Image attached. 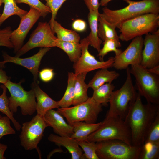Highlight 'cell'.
Returning a JSON list of instances; mask_svg holds the SVG:
<instances>
[{"label":"cell","instance_id":"2e32d148","mask_svg":"<svg viewBox=\"0 0 159 159\" xmlns=\"http://www.w3.org/2000/svg\"><path fill=\"white\" fill-rule=\"evenodd\" d=\"M50 49L51 48L49 47H42L37 53L26 58L11 56L4 52L3 54L4 60L0 62V67H3L5 64L9 62L21 66L31 72L33 76L34 81H37L38 75L39 68L41 60Z\"/></svg>","mask_w":159,"mask_h":159},{"label":"cell","instance_id":"b9f144b4","mask_svg":"<svg viewBox=\"0 0 159 159\" xmlns=\"http://www.w3.org/2000/svg\"><path fill=\"white\" fill-rule=\"evenodd\" d=\"M9 79L6 72L2 69H0V83L4 84Z\"/></svg>","mask_w":159,"mask_h":159},{"label":"cell","instance_id":"7402d4cb","mask_svg":"<svg viewBox=\"0 0 159 159\" xmlns=\"http://www.w3.org/2000/svg\"><path fill=\"white\" fill-rule=\"evenodd\" d=\"M100 13L98 11H89L88 19L90 32L87 37L90 45L98 52L100 49L102 40L99 37L98 34V18Z\"/></svg>","mask_w":159,"mask_h":159},{"label":"cell","instance_id":"f546056e","mask_svg":"<svg viewBox=\"0 0 159 159\" xmlns=\"http://www.w3.org/2000/svg\"><path fill=\"white\" fill-rule=\"evenodd\" d=\"M1 87L3 89V92L0 96V111L10 118L16 130L17 131H19L21 128V126L14 118V114L11 112L9 109V100L6 95L7 88L4 84L1 85Z\"/></svg>","mask_w":159,"mask_h":159},{"label":"cell","instance_id":"7dc6e473","mask_svg":"<svg viewBox=\"0 0 159 159\" xmlns=\"http://www.w3.org/2000/svg\"><path fill=\"white\" fill-rule=\"evenodd\" d=\"M2 116L0 115V117H1Z\"/></svg>","mask_w":159,"mask_h":159},{"label":"cell","instance_id":"e0dca14e","mask_svg":"<svg viewBox=\"0 0 159 159\" xmlns=\"http://www.w3.org/2000/svg\"><path fill=\"white\" fill-rule=\"evenodd\" d=\"M64 117L57 110H48L43 117L47 127L52 128L54 132L58 135L69 136L73 134L72 126L64 120Z\"/></svg>","mask_w":159,"mask_h":159},{"label":"cell","instance_id":"7c38bea8","mask_svg":"<svg viewBox=\"0 0 159 159\" xmlns=\"http://www.w3.org/2000/svg\"><path fill=\"white\" fill-rule=\"evenodd\" d=\"M80 43L81 45V55L78 60L74 63L73 66L74 73L76 75L82 72L88 73L97 69H108L113 67L114 57H110L105 61H98L89 52L90 42L87 37L80 40Z\"/></svg>","mask_w":159,"mask_h":159},{"label":"cell","instance_id":"ee69618b","mask_svg":"<svg viewBox=\"0 0 159 159\" xmlns=\"http://www.w3.org/2000/svg\"><path fill=\"white\" fill-rule=\"evenodd\" d=\"M147 69L150 72L159 75V65Z\"/></svg>","mask_w":159,"mask_h":159},{"label":"cell","instance_id":"4fadbf2b","mask_svg":"<svg viewBox=\"0 0 159 159\" xmlns=\"http://www.w3.org/2000/svg\"><path fill=\"white\" fill-rule=\"evenodd\" d=\"M142 37L135 38L126 49L115 56L113 67L117 70L126 69L129 65L140 64L143 47Z\"/></svg>","mask_w":159,"mask_h":159},{"label":"cell","instance_id":"ab89813d","mask_svg":"<svg viewBox=\"0 0 159 159\" xmlns=\"http://www.w3.org/2000/svg\"><path fill=\"white\" fill-rule=\"evenodd\" d=\"M72 27V29L76 31L82 32L86 29L87 24L84 20L81 19H77L73 22Z\"/></svg>","mask_w":159,"mask_h":159},{"label":"cell","instance_id":"30bf717a","mask_svg":"<svg viewBox=\"0 0 159 159\" xmlns=\"http://www.w3.org/2000/svg\"><path fill=\"white\" fill-rule=\"evenodd\" d=\"M47 127L43 117L37 114L29 121L22 124L19 137L21 145L26 150L36 149Z\"/></svg>","mask_w":159,"mask_h":159},{"label":"cell","instance_id":"d590c367","mask_svg":"<svg viewBox=\"0 0 159 159\" xmlns=\"http://www.w3.org/2000/svg\"><path fill=\"white\" fill-rule=\"evenodd\" d=\"M46 2V5L50 9L52 14L49 23L53 31V22L55 20L59 9L64 3L67 0H44Z\"/></svg>","mask_w":159,"mask_h":159},{"label":"cell","instance_id":"1f68e13d","mask_svg":"<svg viewBox=\"0 0 159 159\" xmlns=\"http://www.w3.org/2000/svg\"><path fill=\"white\" fill-rule=\"evenodd\" d=\"M103 47L100 49L98 52V56L100 61H103L105 56L109 52H113L115 54V56L119 55L122 50L118 49L121 47V44L118 43L115 41L111 39H107L103 43Z\"/></svg>","mask_w":159,"mask_h":159},{"label":"cell","instance_id":"6da1fadb","mask_svg":"<svg viewBox=\"0 0 159 159\" xmlns=\"http://www.w3.org/2000/svg\"><path fill=\"white\" fill-rule=\"evenodd\" d=\"M159 113V105L143 104L138 93L124 119L131 131L132 145L141 146L144 144L148 130Z\"/></svg>","mask_w":159,"mask_h":159},{"label":"cell","instance_id":"cb8c5ba5","mask_svg":"<svg viewBox=\"0 0 159 159\" xmlns=\"http://www.w3.org/2000/svg\"><path fill=\"white\" fill-rule=\"evenodd\" d=\"M116 28L99 14L98 18V34L99 37L102 41L111 39L121 44L115 29Z\"/></svg>","mask_w":159,"mask_h":159},{"label":"cell","instance_id":"d4e9b609","mask_svg":"<svg viewBox=\"0 0 159 159\" xmlns=\"http://www.w3.org/2000/svg\"><path fill=\"white\" fill-rule=\"evenodd\" d=\"M56 47L64 52L70 60L74 63L77 62L81 56V45L80 42H64L57 39Z\"/></svg>","mask_w":159,"mask_h":159},{"label":"cell","instance_id":"f1b7e54d","mask_svg":"<svg viewBox=\"0 0 159 159\" xmlns=\"http://www.w3.org/2000/svg\"><path fill=\"white\" fill-rule=\"evenodd\" d=\"M76 75L74 73L69 72L66 89L62 99L58 101L61 108H66L72 105L74 97V87Z\"/></svg>","mask_w":159,"mask_h":159},{"label":"cell","instance_id":"7a4b0ae2","mask_svg":"<svg viewBox=\"0 0 159 159\" xmlns=\"http://www.w3.org/2000/svg\"><path fill=\"white\" fill-rule=\"evenodd\" d=\"M128 5L117 10H111L106 6L100 15L116 28L124 22L144 14L159 13V0H142L135 1L123 0Z\"/></svg>","mask_w":159,"mask_h":159},{"label":"cell","instance_id":"4316f807","mask_svg":"<svg viewBox=\"0 0 159 159\" xmlns=\"http://www.w3.org/2000/svg\"><path fill=\"white\" fill-rule=\"evenodd\" d=\"M4 4L2 13L0 16V26L10 16L16 15L21 19L28 11L21 9L17 5L15 0H2Z\"/></svg>","mask_w":159,"mask_h":159},{"label":"cell","instance_id":"603a6c76","mask_svg":"<svg viewBox=\"0 0 159 159\" xmlns=\"http://www.w3.org/2000/svg\"><path fill=\"white\" fill-rule=\"evenodd\" d=\"M88 73H80L76 75L74 87V97L72 105L75 106L86 101L89 98L87 94L89 88L85 82Z\"/></svg>","mask_w":159,"mask_h":159},{"label":"cell","instance_id":"8fae6325","mask_svg":"<svg viewBox=\"0 0 159 159\" xmlns=\"http://www.w3.org/2000/svg\"><path fill=\"white\" fill-rule=\"evenodd\" d=\"M57 39L49 23L39 22L30 35L28 41L16 53L15 56L20 57L35 47H56V42Z\"/></svg>","mask_w":159,"mask_h":159},{"label":"cell","instance_id":"9a60e30c","mask_svg":"<svg viewBox=\"0 0 159 159\" xmlns=\"http://www.w3.org/2000/svg\"><path fill=\"white\" fill-rule=\"evenodd\" d=\"M140 64L148 69L159 65V30L147 34L143 39Z\"/></svg>","mask_w":159,"mask_h":159},{"label":"cell","instance_id":"44dd1931","mask_svg":"<svg viewBox=\"0 0 159 159\" xmlns=\"http://www.w3.org/2000/svg\"><path fill=\"white\" fill-rule=\"evenodd\" d=\"M108 69H100L95 73L87 84L93 91L107 83H112L119 76L120 74L115 71H109Z\"/></svg>","mask_w":159,"mask_h":159},{"label":"cell","instance_id":"83f0119b","mask_svg":"<svg viewBox=\"0 0 159 159\" xmlns=\"http://www.w3.org/2000/svg\"><path fill=\"white\" fill-rule=\"evenodd\" d=\"M115 87L112 83H106L93 91L92 97L97 103L106 106Z\"/></svg>","mask_w":159,"mask_h":159},{"label":"cell","instance_id":"e575fe53","mask_svg":"<svg viewBox=\"0 0 159 159\" xmlns=\"http://www.w3.org/2000/svg\"><path fill=\"white\" fill-rule=\"evenodd\" d=\"M16 4L24 3L30 7L34 8L39 11L41 16L44 18L49 14L51 13L50 8L39 0H15Z\"/></svg>","mask_w":159,"mask_h":159},{"label":"cell","instance_id":"60d3db41","mask_svg":"<svg viewBox=\"0 0 159 159\" xmlns=\"http://www.w3.org/2000/svg\"><path fill=\"white\" fill-rule=\"evenodd\" d=\"M89 11H98L100 5L98 0H83Z\"/></svg>","mask_w":159,"mask_h":159},{"label":"cell","instance_id":"f6af8a7d","mask_svg":"<svg viewBox=\"0 0 159 159\" xmlns=\"http://www.w3.org/2000/svg\"><path fill=\"white\" fill-rule=\"evenodd\" d=\"M112 0H101L100 3V5L102 6H105L110 1Z\"/></svg>","mask_w":159,"mask_h":159},{"label":"cell","instance_id":"ac0fdd59","mask_svg":"<svg viewBox=\"0 0 159 159\" xmlns=\"http://www.w3.org/2000/svg\"><path fill=\"white\" fill-rule=\"evenodd\" d=\"M48 140L59 146L65 147L71 155L72 159H86L81 148L76 139L69 136H62L50 134Z\"/></svg>","mask_w":159,"mask_h":159},{"label":"cell","instance_id":"484cf974","mask_svg":"<svg viewBox=\"0 0 159 159\" xmlns=\"http://www.w3.org/2000/svg\"><path fill=\"white\" fill-rule=\"evenodd\" d=\"M53 31L56 34L57 38L64 42H80V35L75 31L63 27L55 20L53 22Z\"/></svg>","mask_w":159,"mask_h":159},{"label":"cell","instance_id":"5b68a950","mask_svg":"<svg viewBox=\"0 0 159 159\" xmlns=\"http://www.w3.org/2000/svg\"><path fill=\"white\" fill-rule=\"evenodd\" d=\"M113 140L132 145L130 129L124 120L120 117L105 119L100 127L88 136L87 141L97 142Z\"/></svg>","mask_w":159,"mask_h":159},{"label":"cell","instance_id":"52a82bcc","mask_svg":"<svg viewBox=\"0 0 159 159\" xmlns=\"http://www.w3.org/2000/svg\"><path fill=\"white\" fill-rule=\"evenodd\" d=\"M96 143V153L99 159H139L141 146L129 145L117 140Z\"/></svg>","mask_w":159,"mask_h":159},{"label":"cell","instance_id":"ffe728a7","mask_svg":"<svg viewBox=\"0 0 159 159\" xmlns=\"http://www.w3.org/2000/svg\"><path fill=\"white\" fill-rule=\"evenodd\" d=\"M99 123H89L85 122H74L70 125L73 127L74 133L70 137L77 141H86L88 136L96 130L102 124Z\"/></svg>","mask_w":159,"mask_h":159},{"label":"cell","instance_id":"7bdbcfd3","mask_svg":"<svg viewBox=\"0 0 159 159\" xmlns=\"http://www.w3.org/2000/svg\"><path fill=\"white\" fill-rule=\"evenodd\" d=\"M7 148V145L0 143V159H6L4 156V154Z\"/></svg>","mask_w":159,"mask_h":159},{"label":"cell","instance_id":"8992f818","mask_svg":"<svg viewBox=\"0 0 159 159\" xmlns=\"http://www.w3.org/2000/svg\"><path fill=\"white\" fill-rule=\"evenodd\" d=\"M130 72L135 78L138 93L147 103L159 105V76L140 64L131 66Z\"/></svg>","mask_w":159,"mask_h":159},{"label":"cell","instance_id":"bcb514c9","mask_svg":"<svg viewBox=\"0 0 159 159\" xmlns=\"http://www.w3.org/2000/svg\"><path fill=\"white\" fill-rule=\"evenodd\" d=\"M2 4H3V2H2V0H0V7L1 6V5ZM1 14L0 13V16L1 15Z\"/></svg>","mask_w":159,"mask_h":159},{"label":"cell","instance_id":"9c48e42d","mask_svg":"<svg viewBox=\"0 0 159 159\" xmlns=\"http://www.w3.org/2000/svg\"><path fill=\"white\" fill-rule=\"evenodd\" d=\"M102 106L92 97L72 107L59 108L57 110L66 118L70 125L78 122L94 123H96L98 115L102 111Z\"/></svg>","mask_w":159,"mask_h":159},{"label":"cell","instance_id":"74e56055","mask_svg":"<svg viewBox=\"0 0 159 159\" xmlns=\"http://www.w3.org/2000/svg\"><path fill=\"white\" fill-rule=\"evenodd\" d=\"M12 31L10 26L0 29V46H4L9 48H14L13 44L10 40Z\"/></svg>","mask_w":159,"mask_h":159},{"label":"cell","instance_id":"ba28073f","mask_svg":"<svg viewBox=\"0 0 159 159\" xmlns=\"http://www.w3.org/2000/svg\"><path fill=\"white\" fill-rule=\"evenodd\" d=\"M21 82H13L9 79L3 84L11 95L8 97L9 109L14 114L16 112L17 107H19L22 115H31L36 111L37 102L34 90L32 87L29 91L24 90L21 85Z\"/></svg>","mask_w":159,"mask_h":159},{"label":"cell","instance_id":"f35d334b","mask_svg":"<svg viewBox=\"0 0 159 159\" xmlns=\"http://www.w3.org/2000/svg\"><path fill=\"white\" fill-rule=\"evenodd\" d=\"M55 74L53 69L50 68H45L42 70L39 73L40 79L44 82H48L54 78Z\"/></svg>","mask_w":159,"mask_h":159},{"label":"cell","instance_id":"277c9868","mask_svg":"<svg viewBox=\"0 0 159 159\" xmlns=\"http://www.w3.org/2000/svg\"><path fill=\"white\" fill-rule=\"evenodd\" d=\"M159 26V14H144L126 21L119 26V39L127 42L137 37L156 31Z\"/></svg>","mask_w":159,"mask_h":159},{"label":"cell","instance_id":"5bb4252c","mask_svg":"<svg viewBox=\"0 0 159 159\" xmlns=\"http://www.w3.org/2000/svg\"><path fill=\"white\" fill-rule=\"evenodd\" d=\"M41 16L39 11L30 7L26 14L20 19L19 26L16 29L12 31L10 37L15 53L22 47L24 41L29 32Z\"/></svg>","mask_w":159,"mask_h":159},{"label":"cell","instance_id":"3957f363","mask_svg":"<svg viewBox=\"0 0 159 159\" xmlns=\"http://www.w3.org/2000/svg\"><path fill=\"white\" fill-rule=\"evenodd\" d=\"M127 69V77L122 86L113 91L109 103V109L105 119L120 117L124 120L131 103L135 99L137 94L133 85L129 68Z\"/></svg>","mask_w":159,"mask_h":159},{"label":"cell","instance_id":"d6986e66","mask_svg":"<svg viewBox=\"0 0 159 159\" xmlns=\"http://www.w3.org/2000/svg\"><path fill=\"white\" fill-rule=\"evenodd\" d=\"M32 87L34 89L37 101L36 106L37 114L43 117L48 110L59 108L58 101L54 100L43 91L39 87L37 81L34 82Z\"/></svg>","mask_w":159,"mask_h":159},{"label":"cell","instance_id":"836d02e7","mask_svg":"<svg viewBox=\"0 0 159 159\" xmlns=\"http://www.w3.org/2000/svg\"><path fill=\"white\" fill-rule=\"evenodd\" d=\"M80 146L84 152L87 159H99L96 153V142L77 141Z\"/></svg>","mask_w":159,"mask_h":159},{"label":"cell","instance_id":"d6a6232c","mask_svg":"<svg viewBox=\"0 0 159 159\" xmlns=\"http://www.w3.org/2000/svg\"><path fill=\"white\" fill-rule=\"evenodd\" d=\"M146 142L159 143V113L148 130L144 140Z\"/></svg>","mask_w":159,"mask_h":159},{"label":"cell","instance_id":"8d00e7d4","mask_svg":"<svg viewBox=\"0 0 159 159\" xmlns=\"http://www.w3.org/2000/svg\"><path fill=\"white\" fill-rule=\"evenodd\" d=\"M16 133L11 125L10 119L7 116L0 117V140L4 136Z\"/></svg>","mask_w":159,"mask_h":159},{"label":"cell","instance_id":"4dcf8cb0","mask_svg":"<svg viewBox=\"0 0 159 159\" xmlns=\"http://www.w3.org/2000/svg\"><path fill=\"white\" fill-rule=\"evenodd\" d=\"M159 143H144L141 146L139 159H158Z\"/></svg>","mask_w":159,"mask_h":159}]
</instances>
